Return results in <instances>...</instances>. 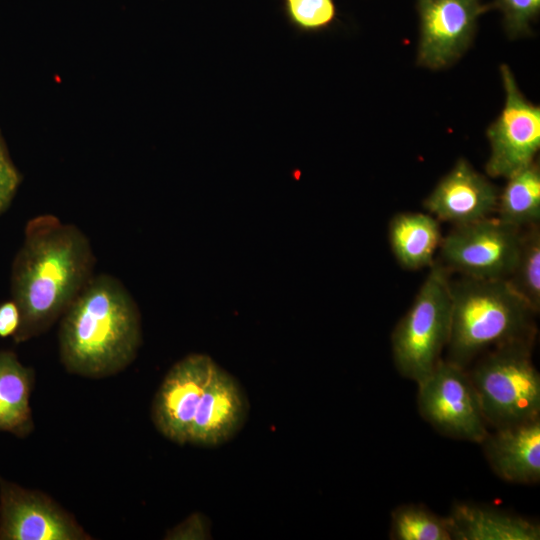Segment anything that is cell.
Listing matches in <instances>:
<instances>
[{
  "instance_id": "1",
  "label": "cell",
  "mask_w": 540,
  "mask_h": 540,
  "mask_svg": "<svg viewBox=\"0 0 540 540\" xmlns=\"http://www.w3.org/2000/svg\"><path fill=\"white\" fill-rule=\"evenodd\" d=\"M96 258L86 234L52 214L30 219L11 267V295L21 312L13 337L46 332L92 279Z\"/></svg>"
},
{
  "instance_id": "2",
  "label": "cell",
  "mask_w": 540,
  "mask_h": 540,
  "mask_svg": "<svg viewBox=\"0 0 540 540\" xmlns=\"http://www.w3.org/2000/svg\"><path fill=\"white\" fill-rule=\"evenodd\" d=\"M142 342L136 301L116 277L94 275L61 316L59 355L71 374L104 378L129 366Z\"/></svg>"
},
{
  "instance_id": "3",
  "label": "cell",
  "mask_w": 540,
  "mask_h": 540,
  "mask_svg": "<svg viewBox=\"0 0 540 540\" xmlns=\"http://www.w3.org/2000/svg\"><path fill=\"white\" fill-rule=\"evenodd\" d=\"M249 409L234 376L208 355L189 354L166 392L165 437L179 445L216 447L243 428Z\"/></svg>"
},
{
  "instance_id": "4",
  "label": "cell",
  "mask_w": 540,
  "mask_h": 540,
  "mask_svg": "<svg viewBox=\"0 0 540 540\" xmlns=\"http://www.w3.org/2000/svg\"><path fill=\"white\" fill-rule=\"evenodd\" d=\"M451 325L445 359L467 368L485 352L535 340L536 313L506 279H450Z\"/></svg>"
},
{
  "instance_id": "5",
  "label": "cell",
  "mask_w": 540,
  "mask_h": 540,
  "mask_svg": "<svg viewBox=\"0 0 540 540\" xmlns=\"http://www.w3.org/2000/svg\"><path fill=\"white\" fill-rule=\"evenodd\" d=\"M534 342L498 346L466 368L488 426L501 428L540 417V374L532 361Z\"/></svg>"
},
{
  "instance_id": "6",
  "label": "cell",
  "mask_w": 540,
  "mask_h": 540,
  "mask_svg": "<svg viewBox=\"0 0 540 540\" xmlns=\"http://www.w3.org/2000/svg\"><path fill=\"white\" fill-rule=\"evenodd\" d=\"M450 272L434 261L411 306L391 334L394 365L399 374L423 380L442 359L451 325Z\"/></svg>"
},
{
  "instance_id": "7",
  "label": "cell",
  "mask_w": 540,
  "mask_h": 540,
  "mask_svg": "<svg viewBox=\"0 0 540 540\" xmlns=\"http://www.w3.org/2000/svg\"><path fill=\"white\" fill-rule=\"evenodd\" d=\"M417 385L425 421L445 436L481 443L488 424L466 368L442 358Z\"/></svg>"
},
{
  "instance_id": "8",
  "label": "cell",
  "mask_w": 540,
  "mask_h": 540,
  "mask_svg": "<svg viewBox=\"0 0 540 540\" xmlns=\"http://www.w3.org/2000/svg\"><path fill=\"white\" fill-rule=\"evenodd\" d=\"M522 229L497 217L457 225L442 238L440 262L449 272L476 279H507L515 266Z\"/></svg>"
},
{
  "instance_id": "9",
  "label": "cell",
  "mask_w": 540,
  "mask_h": 540,
  "mask_svg": "<svg viewBox=\"0 0 540 540\" xmlns=\"http://www.w3.org/2000/svg\"><path fill=\"white\" fill-rule=\"evenodd\" d=\"M500 72L505 105L486 132L491 151L485 170L490 177L508 178L535 161L540 148V108L519 90L506 64Z\"/></svg>"
},
{
  "instance_id": "10",
  "label": "cell",
  "mask_w": 540,
  "mask_h": 540,
  "mask_svg": "<svg viewBox=\"0 0 540 540\" xmlns=\"http://www.w3.org/2000/svg\"><path fill=\"white\" fill-rule=\"evenodd\" d=\"M420 37L417 64L437 70L455 63L470 47L480 16L491 10L482 0H415Z\"/></svg>"
},
{
  "instance_id": "11",
  "label": "cell",
  "mask_w": 540,
  "mask_h": 540,
  "mask_svg": "<svg viewBox=\"0 0 540 540\" xmlns=\"http://www.w3.org/2000/svg\"><path fill=\"white\" fill-rule=\"evenodd\" d=\"M51 497L0 478V540H90Z\"/></svg>"
},
{
  "instance_id": "12",
  "label": "cell",
  "mask_w": 540,
  "mask_h": 540,
  "mask_svg": "<svg viewBox=\"0 0 540 540\" xmlns=\"http://www.w3.org/2000/svg\"><path fill=\"white\" fill-rule=\"evenodd\" d=\"M498 196V189L460 158L425 198L423 206L438 221L457 226L491 217Z\"/></svg>"
},
{
  "instance_id": "13",
  "label": "cell",
  "mask_w": 540,
  "mask_h": 540,
  "mask_svg": "<svg viewBox=\"0 0 540 540\" xmlns=\"http://www.w3.org/2000/svg\"><path fill=\"white\" fill-rule=\"evenodd\" d=\"M494 473L517 484L540 480V417L495 428L480 443Z\"/></svg>"
},
{
  "instance_id": "14",
  "label": "cell",
  "mask_w": 540,
  "mask_h": 540,
  "mask_svg": "<svg viewBox=\"0 0 540 540\" xmlns=\"http://www.w3.org/2000/svg\"><path fill=\"white\" fill-rule=\"evenodd\" d=\"M448 520L454 540H539L534 521L476 504H454Z\"/></svg>"
},
{
  "instance_id": "15",
  "label": "cell",
  "mask_w": 540,
  "mask_h": 540,
  "mask_svg": "<svg viewBox=\"0 0 540 540\" xmlns=\"http://www.w3.org/2000/svg\"><path fill=\"white\" fill-rule=\"evenodd\" d=\"M442 238L439 221L429 213L402 212L389 222L391 251L399 265L407 270L430 267Z\"/></svg>"
},
{
  "instance_id": "16",
  "label": "cell",
  "mask_w": 540,
  "mask_h": 540,
  "mask_svg": "<svg viewBox=\"0 0 540 540\" xmlns=\"http://www.w3.org/2000/svg\"><path fill=\"white\" fill-rule=\"evenodd\" d=\"M34 370L11 350H0V432L25 438L34 429L30 396Z\"/></svg>"
},
{
  "instance_id": "17",
  "label": "cell",
  "mask_w": 540,
  "mask_h": 540,
  "mask_svg": "<svg viewBox=\"0 0 540 540\" xmlns=\"http://www.w3.org/2000/svg\"><path fill=\"white\" fill-rule=\"evenodd\" d=\"M499 192L496 213L503 223L524 229L540 222V168L536 160L510 175Z\"/></svg>"
},
{
  "instance_id": "18",
  "label": "cell",
  "mask_w": 540,
  "mask_h": 540,
  "mask_svg": "<svg viewBox=\"0 0 540 540\" xmlns=\"http://www.w3.org/2000/svg\"><path fill=\"white\" fill-rule=\"evenodd\" d=\"M537 314L540 310V226L522 229L520 249L512 273L506 279Z\"/></svg>"
},
{
  "instance_id": "19",
  "label": "cell",
  "mask_w": 540,
  "mask_h": 540,
  "mask_svg": "<svg viewBox=\"0 0 540 540\" xmlns=\"http://www.w3.org/2000/svg\"><path fill=\"white\" fill-rule=\"evenodd\" d=\"M394 540H452L448 520L424 507L401 505L391 513Z\"/></svg>"
},
{
  "instance_id": "20",
  "label": "cell",
  "mask_w": 540,
  "mask_h": 540,
  "mask_svg": "<svg viewBox=\"0 0 540 540\" xmlns=\"http://www.w3.org/2000/svg\"><path fill=\"white\" fill-rule=\"evenodd\" d=\"M282 2L288 22L300 33L314 34L326 31L337 19L334 0H282Z\"/></svg>"
},
{
  "instance_id": "21",
  "label": "cell",
  "mask_w": 540,
  "mask_h": 540,
  "mask_svg": "<svg viewBox=\"0 0 540 540\" xmlns=\"http://www.w3.org/2000/svg\"><path fill=\"white\" fill-rule=\"evenodd\" d=\"M491 10L502 14L503 26L510 39L531 34V25L540 13V0H494L489 3Z\"/></svg>"
},
{
  "instance_id": "22",
  "label": "cell",
  "mask_w": 540,
  "mask_h": 540,
  "mask_svg": "<svg viewBox=\"0 0 540 540\" xmlns=\"http://www.w3.org/2000/svg\"><path fill=\"white\" fill-rule=\"evenodd\" d=\"M21 181V174L12 162L0 132V215L11 205Z\"/></svg>"
},
{
  "instance_id": "23",
  "label": "cell",
  "mask_w": 540,
  "mask_h": 540,
  "mask_svg": "<svg viewBox=\"0 0 540 540\" xmlns=\"http://www.w3.org/2000/svg\"><path fill=\"white\" fill-rule=\"evenodd\" d=\"M21 325V312L11 299L0 303V338L14 337Z\"/></svg>"
},
{
  "instance_id": "24",
  "label": "cell",
  "mask_w": 540,
  "mask_h": 540,
  "mask_svg": "<svg viewBox=\"0 0 540 540\" xmlns=\"http://www.w3.org/2000/svg\"><path fill=\"white\" fill-rule=\"evenodd\" d=\"M200 514H194L175 528L168 531L166 539H203L206 535V521Z\"/></svg>"
}]
</instances>
